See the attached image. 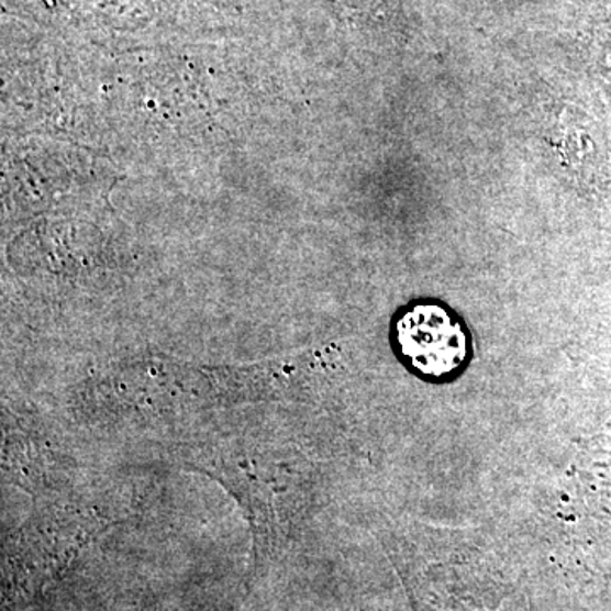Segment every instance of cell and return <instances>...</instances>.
Masks as SVG:
<instances>
[{
    "label": "cell",
    "mask_w": 611,
    "mask_h": 611,
    "mask_svg": "<svg viewBox=\"0 0 611 611\" xmlns=\"http://www.w3.org/2000/svg\"><path fill=\"white\" fill-rule=\"evenodd\" d=\"M392 347L401 364L420 379L452 382L469 366V330L454 311L435 301L413 302L399 311Z\"/></svg>",
    "instance_id": "6da1fadb"
}]
</instances>
